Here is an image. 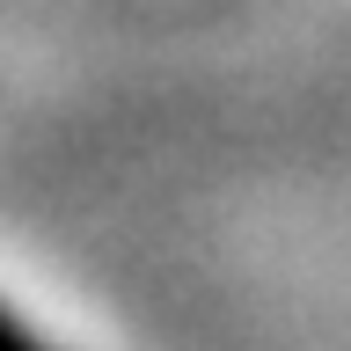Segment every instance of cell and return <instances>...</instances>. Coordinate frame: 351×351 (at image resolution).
Listing matches in <instances>:
<instances>
[{
	"mask_svg": "<svg viewBox=\"0 0 351 351\" xmlns=\"http://www.w3.org/2000/svg\"><path fill=\"white\" fill-rule=\"evenodd\" d=\"M0 351H44L37 337H29V329H22L15 315H8V307H0Z\"/></svg>",
	"mask_w": 351,
	"mask_h": 351,
	"instance_id": "6da1fadb",
	"label": "cell"
}]
</instances>
